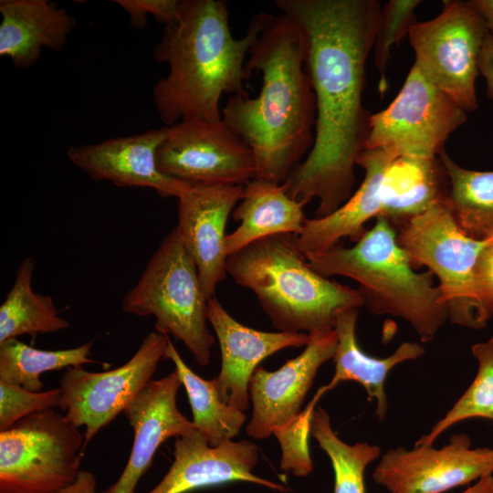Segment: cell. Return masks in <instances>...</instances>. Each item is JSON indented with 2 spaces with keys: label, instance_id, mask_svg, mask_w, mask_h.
Wrapping results in <instances>:
<instances>
[{
  "label": "cell",
  "instance_id": "5b68a950",
  "mask_svg": "<svg viewBox=\"0 0 493 493\" xmlns=\"http://www.w3.org/2000/svg\"><path fill=\"white\" fill-rule=\"evenodd\" d=\"M320 275L342 276L358 282L364 306L376 315H390L410 324L422 342L431 341L448 320L435 277L416 272L397 242V231L383 215L364 235L347 247L337 244L306 254Z\"/></svg>",
  "mask_w": 493,
  "mask_h": 493
},
{
  "label": "cell",
  "instance_id": "9a60e30c",
  "mask_svg": "<svg viewBox=\"0 0 493 493\" xmlns=\"http://www.w3.org/2000/svg\"><path fill=\"white\" fill-rule=\"evenodd\" d=\"M244 185L190 184L177 198L180 238L194 259L205 299L226 278V226Z\"/></svg>",
  "mask_w": 493,
  "mask_h": 493
},
{
  "label": "cell",
  "instance_id": "ac0fdd59",
  "mask_svg": "<svg viewBox=\"0 0 493 493\" xmlns=\"http://www.w3.org/2000/svg\"><path fill=\"white\" fill-rule=\"evenodd\" d=\"M207 319L221 351V369L214 378L220 399L240 411L249 406V383L257 365L275 352L306 346L309 335L303 332H267L236 321L214 296L207 300Z\"/></svg>",
  "mask_w": 493,
  "mask_h": 493
},
{
  "label": "cell",
  "instance_id": "30bf717a",
  "mask_svg": "<svg viewBox=\"0 0 493 493\" xmlns=\"http://www.w3.org/2000/svg\"><path fill=\"white\" fill-rule=\"evenodd\" d=\"M467 113L413 65L394 100L371 114L365 149H383L397 158L435 159L467 121Z\"/></svg>",
  "mask_w": 493,
  "mask_h": 493
},
{
  "label": "cell",
  "instance_id": "3957f363",
  "mask_svg": "<svg viewBox=\"0 0 493 493\" xmlns=\"http://www.w3.org/2000/svg\"><path fill=\"white\" fill-rule=\"evenodd\" d=\"M254 29L233 37L225 0H180L174 22L164 25L152 56L169 72L152 89L156 111L165 126L184 120L222 121L224 93L248 97L245 82Z\"/></svg>",
  "mask_w": 493,
  "mask_h": 493
},
{
  "label": "cell",
  "instance_id": "2e32d148",
  "mask_svg": "<svg viewBox=\"0 0 493 493\" xmlns=\"http://www.w3.org/2000/svg\"><path fill=\"white\" fill-rule=\"evenodd\" d=\"M167 127L120 136L98 143L70 146L68 160L96 181H109L120 187L152 188L162 197L178 198L190 184L162 173L157 150Z\"/></svg>",
  "mask_w": 493,
  "mask_h": 493
},
{
  "label": "cell",
  "instance_id": "836d02e7",
  "mask_svg": "<svg viewBox=\"0 0 493 493\" xmlns=\"http://www.w3.org/2000/svg\"><path fill=\"white\" fill-rule=\"evenodd\" d=\"M129 16L135 29L142 30L147 26V16L164 25L175 21L180 0H114Z\"/></svg>",
  "mask_w": 493,
  "mask_h": 493
},
{
  "label": "cell",
  "instance_id": "44dd1931",
  "mask_svg": "<svg viewBox=\"0 0 493 493\" xmlns=\"http://www.w3.org/2000/svg\"><path fill=\"white\" fill-rule=\"evenodd\" d=\"M0 56L29 68L43 48L60 51L77 26L65 8L48 0H1Z\"/></svg>",
  "mask_w": 493,
  "mask_h": 493
},
{
  "label": "cell",
  "instance_id": "f546056e",
  "mask_svg": "<svg viewBox=\"0 0 493 493\" xmlns=\"http://www.w3.org/2000/svg\"><path fill=\"white\" fill-rule=\"evenodd\" d=\"M471 351L478 363L472 383L414 446L433 445L442 433L466 419L477 417L493 420V335L486 341L474 344Z\"/></svg>",
  "mask_w": 493,
  "mask_h": 493
},
{
  "label": "cell",
  "instance_id": "8992f818",
  "mask_svg": "<svg viewBox=\"0 0 493 493\" xmlns=\"http://www.w3.org/2000/svg\"><path fill=\"white\" fill-rule=\"evenodd\" d=\"M130 314L155 318L156 331L181 341L200 366L211 358L207 299L197 267L173 228L152 254L136 285L121 300Z\"/></svg>",
  "mask_w": 493,
  "mask_h": 493
},
{
  "label": "cell",
  "instance_id": "6da1fadb",
  "mask_svg": "<svg viewBox=\"0 0 493 493\" xmlns=\"http://www.w3.org/2000/svg\"><path fill=\"white\" fill-rule=\"evenodd\" d=\"M301 26L306 68L316 99L313 145L283 183L304 205L317 198V218L352 194L354 166L365 149L371 113L362 103L367 58L373 48L378 0H276Z\"/></svg>",
  "mask_w": 493,
  "mask_h": 493
},
{
  "label": "cell",
  "instance_id": "f35d334b",
  "mask_svg": "<svg viewBox=\"0 0 493 493\" xmlns=\"http://www.w3.org/2000/svg\"><path fill=\"white\" fill-rule=\"evenodd\" d=\"M461 493H493V474L480 477Z\"/></svg>",
  "mask_w": 493,
  "mask_h": 493
},
{
  "label": "cell",
  "instance_id": "e575fe53",
  "mask_svg": "<svg viewBox=\"0 0 493 493\" xmlns=\"http://www.w3.org/2000/svg\"><path fill=\"white\" fill-rule=\"evenodd\" d=\"M475 285L479 302L493 315V239L481 251L475 266Z\"/></svg>",
  "mask_w": 493,
  "mask_h": 493
},
{
  "label": "cell",
  "instance_id": "603a6c76",
  "mask_svg": "<svg viewBox=\"0 0 493 493\" xmlns=\"http://www.w3.org/2000/svg\"><path fill=\"white\" fill-rule=\"evenodd\" d=\"M358 309H351L339 314L334 330L338 345L333 357L335 372L330 382L323 385L326 392L340 383L354 381L365 389L369 400H376L375 415L383 421L387 414L388 401L384 383L389 372L398 364L415 360L425 354V349L417 342L404 341L391 355L376 358L366 354L356 340Z\"/></svg>",
  "mask_w": 493,
  "mask_h": 493
},
{
  "label": "cell",
  "instance_id": "d6986e66",
  "mask_svg": "<svg viewBox=\"0 0 493 493\" xmlns=\"http://www.w3.org/2000/svg\"><path fill=\"white\" fill-rule=\"evenodd\" d=\"M182 383L174 370L152 380L127 406L123 414L133 429V443L119 478L98 493H135L141 477L152 465L160 446L195 429L178 409L176 396Z\"/></svg>",
  "mask_w": 493,
  "mask_h": 493
},
{
  "label": "cell",
  "instance_id": "8fae6325",
  "mask_svg": "<svg viewBox=\"0 0 493 493\" xmlns=\"http://www.w3.org/2000/svg\"><path fill=\"white\" fill-rule=\"evenodd\" d=\"M168 337L158 331L148 333L127 362L110 371L94 372L82 366L66 369L59 381L58 406L71 424L85 426V447L152 381L164 359Z\"/></svg>",
  "mask_w": 493,
  "mask_h": 493
},
{
  "label": "cell",
  "instance_id": "83f0119b",
  "mask_svg": "<svg viewBox=\"0 0 493 493\" xmlns=\"http://www.w3.org/2000/svg\"><path fill=\"white\" fill-rule=\"evenodd\" d=\"M93 342L78 347L46 351L29 346L17 339L0 343V381L40 392L43 373L72 366L97 363L89 358Z\"/></svg>",
  "mask_w": 493,
  "mask_h": 493
},
{
  "label": "cell",
  "instance_id": "277c9868",
  "mask_svg": "<svg viewBox=\"0 0 493 493\" xmlns=\"http://www.w3.org/2000/svg\"><path fill=\"white\" fill-rule=\"evenodd\" d=\"M226 272L250 289L275 328L309 335L334 330L340 313L364 306L358 289L317 273L293 234L257 240L228 256Z\"/></svg>",
  "mask_w": 493,
  "mask_h": 493
},
{
  "label": "cell",
  "instance_id": "8d00e7d4",
  "mask_svg": "<svg viewBox=\"0 0 493 493\" xmlns=\"http://www.w3.org/2000/svg\"><path fill=\"white\" fill-rule=\"evenodd\" d=\"M96 478L93 473L80 470L76 480L58 493H98Z\"/></svg>",
  "mask_w": 493,
  "mask_h": 493
},
{
  "label": "cell",
  "instance_id": "d590c367",
  "mask_svg": "<svg viewBox=\"0 0 493 493\" xmlns=\"http://www.w3.org/2000/svg\"><path fill=\"white\" fill-rule=\"evenodd\" d=\"M479 72L486 80L487 94L493 100V37L489 33L481 48Z\"/></svg>",
  "mask_w": 493,
  "mask_h": 493
},
{
  "label": "cell",
  "instance_id": "1f68e13d",
  "mask_svg": "<svg viewBox=\"0 0 493 493\" xmlns=\"http://www.w3.org/2000/svg\"><path fill=\"white\" fill-rule=\"evenodd\" d=\"M319 400L314 396L293 422L273 431L282 450L280 468L297 477H306L313 469L308 438L310 434V420Z\"/></svg>",
  "mask_w": 493,
  "mask_h": 493
},
{
  "label": "cell",
  "instance_id": "4dcf8cb0",
  "mask_svg": "<svg viewBox=\"0 0 493 493\" xmlns=\"http://www.w3.org/2000/svg\"><path fill=\"white\" fill-rule=\"evenodd\" d=\"M420 4V0H389L382 5L373 44L374 64L380 73L381 92L387 86L385 71L391 50L417 23L415 9Z\"/></svg>",
  "mask_w": 493,
  "mask_h": 493
},
{
  "label": "cell",
  "instance_id": "484cf974",
  "mask_svg": "<svg viewBox=\"0 0 493 493\" xmlns=\"http://www.w3.org/2000/svg\"><path fill=\"white\" fill-rule=\"evenodd\" d=\"M164 359L173 362L188 396L193 413L192 422L208 444L218 446L236 436L245 423L246 414L220 399L215 380H205L193 372L169 337Z\"/></svg>",
  "mask_w": 493,
  "mask_h": 493
},
{
  "label": "cell",
  "instance_id": "e0dca14e",
  "mask_svg": "<svg viewBox=\"0 0 493 493\" xmlns=\"http://www.w3.org/2000/svg\"><path fill=\"white\" fill-rule=\"evenodd\" d=\"M173 461L162 480L148 493H188L199 488L243 481L287 491L281 484L253 473L257 446L248 441H226L211 446L196 429L176 437Z\"/></svg>",
  "mask_w": 493,
  "mask_h": 493
},
{
  "label": "cell",
  "instance_id": "52a82bcc",
  "mask_svg": "<svg viewBox=\"0 0 493 493\" xmlns=\"http://www.w3.org/2000/svg\"><path fill=\"white\" fill-rule=\"evenodd\" d=\"M493 236L478 240L457 224L448 200L412 217L397 232V242L412 266L425 267L438 280L448 320L470 328H485L491 318L477 298L475 266Z\"/></svg>",
  "mask_w": 493,
  "mask_h": 493
},
{
  "label": "cell",
  "instance_id": "7a4b0ae2",
  "mask_svg": "<svg viewBox=\"0 0 493 493\" xmlns=\"http://www.w3.org/2000/svg\"><path fill=\"white\" fill-rule=\"evenodd\" d=\"M249 25L254 37L246 70L261 73V89L253 99L230 95L222 120L252 150L256 179L283 184L314 142L316 99L305 37L284 13H257Z\"/></svg>",
  "mask_w": 493,
  "mask_h": 493
},
{
  "label": "cell",
  "instance_id": "9c48e42d",
  "mask_svg": "<svg viewBox=\"0 0 493 493\" xmlns=\"http://www.w3.org/2000/svg\"><path fill=\"white\" fill-rule=\"evenodd\" d=\"M487 25L471 0H446L435 17L414 24V66L466 112L477 109L476 82Z\"/></svg>",
  "mask_w": 493,
  "mask_h": 493
},
{
  "label": "cell",
  "instance_id": "4fadbf2b",
  "mask_svg": "<svg viewBox=\"0 0 493 493\" xmlns=\"http://www.w3.org/2000/svg\"><path fill=\"white\" fill-rule=\"evenodd\" d=\"M490 474L493 449L472 448L468 435L456 434L439 449L433 445L389 449L372 477L389 493H443Z\"/></svg>",
  "mask_w": 493,
  "mask_h": 493
},
{
  "label": "cell",
  "instance_id": "d4e9b609",
  "mask_svg": "<svg viewBox=\"0 0 493 493\" xmlns=\"http://www.w3.org/2000/svg\"><path fill=\"white\" fill-rule=\"evenodd\" d=\"M35 267L36 260L27 257L16 269L14 284L0 306V343L21 335L35 337L69 327L52 298L34 291Z\"/></svg>",
  "mask_w": 493,
  "mask_h": 493
},
{
  "label": "cell",
  "instance_id": "f1b7e54d",
  "mask_svg": "<svg viewBox=\"0 0 493 493\" xmlns=\"http://www.w3.org/2000/svg\"><path fill=\"white\" fill-rule=\"evenodd\" d=\"M310 435L329 456L334 472L333 493H366V467L381 456V447L366 442L349 445L333 431L328 413L320 406L310 420Z\"/></svg>",
  "mask_w": 493,
  "mask_h": 493
},
{
  "label": "cell",
  "instance_id": "d6a6232c",
  "mask_svg": "<svg viewBox=\"0 0 493 493\" xmlns=\"http://www.w3.org/2000/svg\"><path fill=\"white\" fill-rule=\"evenodd\" d=\"M61 396L60 388L33 392L0 381V432L32 414L58 406Z\"/></svg>",
  "mask_w": 493,
  "mask_h": 493
},
{
  "label": "cell",
  "instance_id": "ba28073f",
  "mask_svg": "<svg viewBox=\"0 0 493 493\" xmlns=\"http://www.w3.org/2000/svg\"><path fill=\"white\" fill-rule=\"evenodd\" d=\"M84 434L54 409L32 414L0 432V493H58L72 484Z\"/></svg>",
  "mask_w": 493,
  "mask_h": 493
},
{
  "label": "cell",
  "instance_id": "ffe728a7",
  "mask_svg": "<svg viewBox=\"0 0 493 493\" xmlns=\"http://www.w3.org/2000/svg\"><path fill=\"white\" fill-rule=\"evenodd\" d=\"M396 158L383 149H364L356 161L364 171L362 184L333 213L306 219L301 233L296 236L299 250L304 255L320 253L345 237L358 241L366 232L365 224L381 214L386 175Z\"/></svg>",
  "mask_w": 493,
  "mask_h": 493
},
{
  "label": "cell",
  "instance_id": "74e56055",
  "mask_svg": "<svg viewBox=\"0 0 493 493\" xmlns=\"http://www.w3.org/2000/svg\"><path fill=\"white\" fill-rule=\"evenodd\" d=\"M482 16L488 33L493 37V0H471Z\"/></svg>",
  "mask_w": 493,
  "mask_h": 493
},
{
  "label": "cell",
  "instance_id": "4316f807",
  "mask_svg": "<svg viewBox=\"0 0 493 493\" xmlns=\"http://www.w3.org/2000/svg\"><path fill=\"white\" fill-rule=\"evenodd\" d=\"M449 182L448 203L469 236H493V171H476L457 164L445 150L438 155Z\"/></svg>",
  "mask_w": 493,
  "mask_h": 493
},
{
  "label": "cell",
  "instance_id": "7402d4cb",
  "mask_svg": "<svg viewBox=\"0 0 493 493\" xmlns=\"http://www.w3.org/2000/svg\"><path fill=\"white\" fill-rule=\"evenodd\" d=\"M304 205L292 199L283 184L253 179L244 185L233 218L240 225L225 238L230 256L246 246L275 235L299 236L305 225Z\"/></svg>",
  "mask_w": 493,
  "mask_h": 493
},
{
  "label": "cell",
  "instance_id": "cb8c5ba5",
  "mask_svg": "<svg viewBox=\"0 0 493 493\" xmlns=\"http://www.w3.org/2000/svg\"><path fill=\"white\" fill-rule=\"evenodd\" d=\"M449 182L439 157H399L386 175L381 214L393 226H402L433 205L448 200Z\"/></svg>",
  "mask_w": 493,
  "mask_h": 493
},
{
  "label": "cell",
  "instance_id": "7c38bea8",
  "mask_svg": "<svg viewBox=\"0 0 493 493\" xmlns=\"http://www.w3.org/2000/svg\"><path fill=\"white\" fill-rule=\"evenodd\" d=\"M166 127L156 154L162 173L206 185H245L256 178L252 150L223 120H184Z\"/></svg>",
  "mask_w": 493,
  "mask_h": 493
},
{
  "label": "cell",
  "instance_id": "5bb4252c",
  "mask_svg": "<svg viewBox=\"0 0 493 493\" xmlns=\"http://www.w3.org/2000/svg\"><path fill=\"white\" fill-rule=\"evenodd\" d=\"M338 345L335 330L309 335L304 351L269 372L257 367L249 383L253 411L246 433L255 439L269 437L275 429L293 422L320 367L333 359Z\"/></svg>",
  "mask_w": 493,
  "mask_h": 493
}]
</instances>
